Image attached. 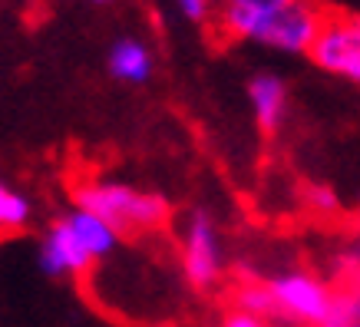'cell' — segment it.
<instances>
[{"label":"cell","instance_id":"1","mask_svg":"<svg viewBox=\"0 0 360 327\" xmlns=\"http://www.w3.org/2000/svg\"><path fill=\"white\" fill-rule=\"evenodd\" d=\"M70 195H73V205L99 215L120 238L159 231L172 218V205L165 202V195L122 182V179L86 175L70 186Z\"/></svg>","mask_w":360,"mask_h":327},{"label":"cell","instance_id":"2","mask_svg":"<svg viewBox=\"0 0 360 327\" xmlns=\"http://www.w3.org/2000/svg\"><path fill=\"white\" fill-rule=\"evenodd\" d=\"M268 288L288 327H321L334 311V297H338V288L328 278L304 271V268H288V271L271 274Z\"/></svg>","mask_w":360,"mask_h":327},{"label":"cell","instance_id":"3","mask_svg":"<svg viewBox=\"0 0 360 327\" xmlns=\"http://www.w3.org/2000/svg\"><path fill=\"white\" fill-rule=\"evenodd\" d=\"M179 262L182 274L195 291H212L225 281V251L221 231L208 208H195L186 218V229L179 235Z\"/></svg>","mask_w":360,"mask_h":327},{"label":"cell","instance_id":"4","mask_svg":"<svg viewBox=\"0 0 360 327\" xmlns=\"http://www.w3.org/2000/svg\"><path fill=\"white\" fill-rule=\"evenodd\" d=\"M307 56L317 70L360 86V13L328 11Z\"/></svg>","mask_w":360,"mask_h":327},{"label":"cell","instance_id":"5","mask_svg":"<svg viewBox=\"0 0 360 327\" xmlns=\"http://www.w3.org/2000/svg\"><path fill=\"white\" fill-rule=\"evenodd\" d=\"M324 17H328V11L317 0H291L288 7H281L264 23L258 44L281 50V53H311Z\"/></svg>","mask_w":360,"mask_h":327},{"label":"cell","instance_id":"6","mask_svg":"<svg viewBox=\"0 0 360 327\" xmlns=\"http://www.w3.org/2000/svg\"><path fill=\"white\" fill-rule=\"evenodd\" d=\"M37 262L44 268V274L50 278H79V274H86L96 258L86 251V245L79 241V235L73 231V225L66 222V215H60L44 231V238H40V248H37Z\"/></svg>","mask_w":360,"mask_h":327},{"label":"cell","instance_id":"7","mask_svg":"<svg viewBox=\"0 0 360 327\" xmlns=\"http://www.w3.org/2000/svg\"><path fill=\"white\" fill-rule=\"evenodd\" d=\"M291 0H219V13H215V30L225 40H248L258 44L264 23L274 13L288 7Z\"/></svg>","mask_w":360,"mask_h":327},{"label":"cell","instance_id":"8","mask_svg":"<svg viewBox=\"0 0 360 327\" xmlns=\"http://www.w3.org/2000/svg\"><path fill=\"white\" fill-rule=\"evenodd\" d=\"M288 103H291V93H288V83L278 73H255L248 79L251 116H255V126L264 136L281 132L284 120H288Z\"/></svg>","mask_w":360,"mask_h":327},{"label":"cell","instance_id":"9","mask_svg":"<svg viewBox=\"0 0 360 327\" xmlns=\"http://www.w3.org/2000/svg\"><path fill=\"white\" fill-rule=\"evenodd\" d=\"M106 66H110V73L120 83H132V86H142V83H149V77H153V50L142 44V40H136V37H122V40H116V44L110 46V60H106Z\"/></svg>","mask_w":360,"mask_h":327},{"label":"cell","instance_id":"10","mask_svg":"<svg viewBox=\"0 0 360 327\" xmlns=\"http://www.w3.org/2000/svg\"><path fill=\"white\" fill-rule=\"evenodd\" d=\"M66 222L73 225V231L79 235V241L86 245V251L93 255V258H96V262L110 258L112 251L120 248V241H122L120 235H116V231H112L99 215L86 212V208H77V205H73L70 212H66Z\"/></svg>","mask_w":360,"mask_h":327},{"label":"cell","instance_id":"11","mask_svg":"<svg viewBox=\"0 0 360 327\" xmlns=\"http://www.w3.org/2000/svg\"><path fill=\"white\" fill-rule=\"evenodd\" d=\"M33 222L30 198L17 192L13 186L0 182V235H17Z\"/></svg>","mask_w":360,"mask_h":327},{"label":"cell","instance_id":"12","mask_svg":"<svg viewBox=\"0 0 360 327\" xmlns=\"http://www.w3.org/2000/svg\"><path fill=\"white\" fill-rule=\"evenodd\" d=\"M301 202H304L307 212H314L317 218H330L338 215L340 198L334 192V186H324V182H304L301 186Z\"/></svg>","mask_w":360,"mask_h":327},{"label":"cell","instance_id":"13","mask_svg":"<svg viewBox=\"0 0 360 327\" xmlns=\"http://www.w3.org/2000/svg\"><path fill=\"white\" fill-rule=\"evenodd\" d=\"M321 327H360V295L357 291H344V288H338L334 311H330L328 321H324Z\"/></svg>","mask_w":360,"mask_h":327},{"label":"cell","instance_id":"14","mask_svg":"<svg viewBox=\"0 0 360 327\" xmlns=\"http://www.w3.org/2000/svg\"><path fill=\"white\" fill-rule=\"evenodd\" d=\"M175 7L186 20L198 23V27H212L215 13H219V0H175Z\"/></svg>","mask_w":360,"mask_h":327},{"label":"cell","instance_id":"15","mask_svg":"<svg viewBox=\"0 0 360 327\" xmlns=\"http://www.w3.org/2000/svg\"><path fill=\"white\" fill-rule=\"evenodd\" d=\"M219 327H271L268 321H262V317L248 314V311H238V307H229L225 314H221V324Z\"/></svg>","mask_w":360,"mask_h":327},{"label":"cell","instance_id":"16","mask_svg":"<svg viewBox=\"0 0 360 327\" xmlns=\"http://www.w3.org/2000/svg\"><path fill=\"white\" fill-rule=\"evenodd\" d=\"M93 4H110V0H93Z\"/></svg>","mask_w":360,"mask_h":327}]
</instances>
